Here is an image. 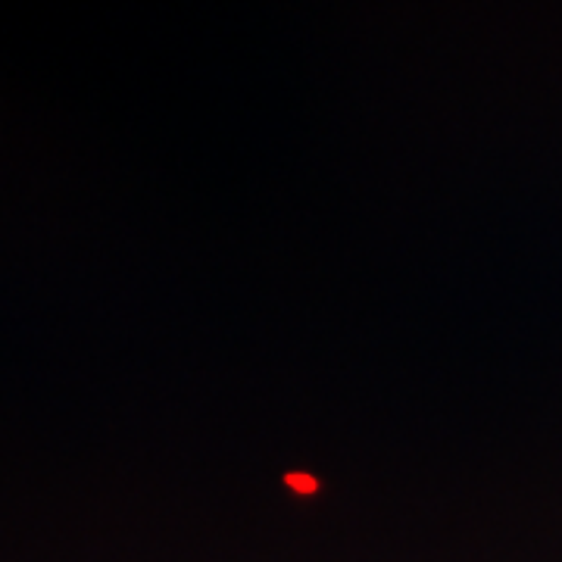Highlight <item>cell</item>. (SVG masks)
Wrapping results in <instances>:
<instances>
[{"label":"cell","mask_w":562,"mask_h":562,"mask_svg":"<svg viewBox=\"0 0 562 562\" xmlns=\"http://www.w3.org/2000/svg\"><path fill=\"white\" fill-rule=\"evenodd\" d=\"M284 484H288L294 494H303V497L319 494V482H316L310 472H288V475H284Z\"/></svg>","instance_id":"cell-1"}]
</instances>
